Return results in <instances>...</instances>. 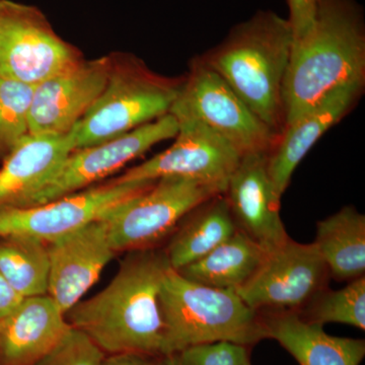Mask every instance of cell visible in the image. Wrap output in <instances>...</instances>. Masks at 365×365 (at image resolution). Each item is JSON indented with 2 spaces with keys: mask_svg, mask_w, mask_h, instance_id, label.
Instances as JSON below:
<instances>
[{
  "mask_svg": "<svg viewBox=\"0 0 365 365\" xmlns=\"http://www.w3.org/2000/svg\"><path fill=\"white\" fill-rule=\"evenodd\" d=\"M170 267L165 251L129 252L110 284L72 307L66 321L110 354L165 356L160 292Z\"/></svg>",
  "mask_w": 365,
  "mask_h": 365,
  "instance_id": "obj_1",
  "label": "cell"
},
{
  "mask_svg": "<svg viewBox=\"0 0 365 365\" xmlns=\"http://www.w3.org/2000/svg\"><path fill=\"white\" fill-rule=\"evenodd\" d=\"M365 83V29L353 0H319L311 30L292 44L283 83L285 127L339 86Z\"/></svg>",
  "mask_w": 365,
  "mask_h": 365,
  "instance_id": "obj_2",
  "label": "cell"
},
{
  "mask_svg": "<svg viewBox=\"0 0 365 365\" xmlns=\"http://www.w3.org/2000/svg\"><path fill=\"white\" fill-rule=\"evenodd\" d=\"M292 44L288 20L273 11H259L235 26L201 59L262 122L280 135L285 128L283 83Z\"/></svg>",
  "mask_w": 365,
  "mask_h": 365,
  "instance_id": "obj_3",
  "label": "cell"
},
{
  "mask_svg": "<svg viewBox=\"0 0 365 365\" xmlns=\"http://www.w3.org/2000/svg\"><path fill=\"white\" fill-rule=\"evenodd\" d=\"M160 307L165 356L206 343L248 347L266 339L261 314L235 292L193 282L172 267L160 287Z\"/></svg>",
  "mask_w": 365,
  "mask_h": 365,
  "instance_id": "obj_4",
  "label": "cell"
},
{
  "mask_svg": "<svg viewBox=\"0 0 365 365\" xmlns=\"http://www.w3.org/2000/svg\"><path fill=\"white\" fill-rule=\"evenodd\" d=\"M182 83L150 71L134 55H110L104 90L71 130L76 150L111 140L168 114Z\"/></svg>",
  "mask_w": 365,
  "mask_h": 365,
  "instance_id": "obj_5",
  "label": "cell"
},
{
  "mask_svg": "<svg viewBox=\"0 0 365 365\" xmlns=\"http://www.w3.org/2000/svg\"><path fill=\"white\" fill-rule=\"evenodd\" d=\"M170 114L177 120L191 118L206 125L241 158L253 153L269 155L279 137L201 57L192 61Z\"/></svg>",
  "mask_w": 365,
  "mask_h": 365,
  "instance_id": "obj_6",
  "label": "cell"
},
{
  "mask_svg": "<svg viewBox=\"0 0 365 365\" xmlns=\"http://www.w3.org/2000/svg\"><path fill=\"white\" fill-rule=\"evenodd\" d=\"M220 194L217 187L197 180L162 177L101 220L115 253L155 248L194 208Z\"/></svg>",
  "mask_w": 365,
  "mask_h": 365,
  "instance_id": "obj_7",
  "label": "cell"
},
{
  "mask_svg": "<svg viewBox=\"0 0 365 365\" xmlns=\"http://www.w3.org/2000/svg\"><path fill=\"white\" fill-rule=\"evenodd\" d=\"M83 58L39 9L0 0V76L37 86Z\"/></svg>",
  "mask_w": 365,
  "mask_h": 365,
  "instance_id": "obj_8",
  "label": "cell"
},
{
  "mask_svg": "<svg viewBox=\"0 0 365 365\" xmlns=\"http://www.w3.org/2000/svg\"><path fill=\"white\" fill-rule=\"evenodd\" d=\"M155 181L116 182L112 180L108 184L51 202L29 207L0 208V237L25 235L50 244L101 220L120 204L151 188Z\"/></svg>",
  "mask_w": 365,
  "mask_h": 365,
  "instance_id": "obj_9",
  "label": "cell"
},
{
  "mask_svg": "<svg viewBox=\"0 0 365 365\" xmlns=\"http://www.w3.org/2000/svg\"><path fill=\"white\" fill-rule=\"evenodd\" d=\"M328 275L314 242L289 239L267 252L251 279L235 292L254 311H297L324 289Z\"/></svg>",
  "mask_w": 365,
  "mask_h": 365,
  "instance_id": "obj_10",
  "label": "cell"
},
{
  "mask_svg": "<svg viewBox=\"0 0 365 365\" xmlns=\"http://www.w3.org/2000/svg\"><path fill=\"white\" fill-rule=\"evenodd\" d=\"M178 132L176 118L168 113L111 140L73 150L51 181L31 199L26 207L83 191L140 157L155 144L176 137Z\"/></svg>",
  "mask_w": 365,
  "mask_h": 365,
  "instance_id": "obj_11",
  "label": "cell"
},
{
  "mask_svg": "<svg viewBox=\"0 0 365 365\" xmlns=\"http://www.w3.org/2000/svg\"><path fill=\"white\" fill-rule=\"evenodd\" d=\"M177 121L179 132L170 148L113 181L126 182L182 177L212 185L225 193L241 155L227 140L201 122L191 118Z\"/></svg>",
  "mask_w": 365,
  "mask_h": 365,
  "instance_id": "obj_12",
  "label": "cell"
},
{
  "mask_svg": "<svg viewBox=\"0 0 365 365\" xmlns=\"http://www.w3.org/2000/svg\"><path fill=\"white\" fill-rule=\"evenodd\" d=\"M110 56L81 59L35 86L30 134L69 133L104 90Z\"/></svg>",
  "mask_w": 365,
  "mask_h": 365,
  "instance_id": "obj_13",
  "label": "cell"
},
{
  "mask_svg": "<svg viewBox=\"0 0 365 365\" xmlns=\"http://www.w3.org/2000/svg\"><path fill=\"white\" fill-rule=\"evenodd\" d=\"M50 271L48 295L64 314L81 302L115 253L102 220L48 244Z\"/></svg>",
  "mask_w": 365,
  "mask_h": 365,
  "instance_id": "obj_14",
  "label": "cell"
},
{
  "mask_svg": "<svg viewBox=\"0 0 365 365\" xmlns=\"http://www.w3.org/2000/svg\"><path fill=\"white\" fill-rule=\"evenodd\" d=\"M266 153L245 155L225 192L237 230L267 253L290 239L280 217V199L274 192Z\"/></svg>",
  "mask_w": 365,
  "mask_h": 365,
  "instance_id": "obj_15",
  "label": "cell"
},
{
  "mask_svg": "<svg viewBox=\"0 0 365 365\" xmlns=\"http://www.w3.org/2000/svg\"><path fill=\"white\" fill-rule=\"evenodd\" d=\"M364 90L362 83L339 86L285 127L267 158L269 178L280 200L297 165L317 141L354 107Z\"/></svg>",
  "mask_w": 365,
  "mask_h": 365,
  "instance_id": "obj_16",
  "label": "cell"
},
{
  "mask_svg": "<svg viewBox=\"0 0 365 365\" xmlns=\"http://www.w3.org/2000/svg\"><path fill=\"white\" fill-rule=\"evenodd\" d=\"M76 150L72 132L30 134L14 146L0 169V208L26 207Z\"/></svg>",
  "mask_w": 365,
  "mask_h": 365,
  "instance_id": "obj_17",
  "label": "cell"
},
{
  "mask_svg": "<svg viewBox=\"0 0 365 365\" xmlns=\"http://www.w3.org/2000/svg\"><path fill=\"white\" fill-rule=\"evenodd\" d=\"M69 328L51 297H25L0 319V365H37Z\"/></svg>",
  "mask_w": 365,
  "mask_h": 365,
  "instance_id": "obj_18",
  "label": "cell"
},
{
  "mask_svg": "<svg viewBox=\"0 0 365 365\" xmlns=\"http://www.w3.org/2000/svg\"><path fill=\"white\" fill-rule=\"evenodd\" d=\"M262 321L266 339L277 341L299 365H360L364 359V340L329 335L299 311L277 309Z\"/></svg>",
  "mask_w": 365,
  "mask_h": 365,
  "instance_id": "obj_19",
  "label": "cell"
},
{
  "mask_svg": "<svg viewBox=\"0 0 365 365\" xmlns=\"http://www.w3.org/2000/svg\"><path fill=\"white\" fill-rule=\"evenodd\" d=\"M184 220L165 251L177 271L200 260L237 232L225 193L197 206Z\"/></svg>",
  "mask_w": 365,
  "mask_h": 365,
  "instance_id": "obj_20",
  "label": "cell"
},
{
  "mask_svg": "<svg viewBox=\"0 0 365 365\" xmlns=\"http://www.w3.org/2000/svg\"><path fill=\"white\" fill-rule=\"evenodd\" d=\"M314 245L335 279L364 276L365 217L353 206L318 222Z\"/></svg>",
  "mask_w": 365,
  "mask_h": 365,
  "instance_id": "obj_21",
  "label": "cell"
},
{
  "mask_svg": "<svg viewBox=\"0 0 365 365\" xmlns=\"http://www.w3.org/2000/svg\"><path fill=\"white\" fill-rule=\"evenodd\" d=\"M265 254L256 242L237 230L227 241L178 272L205 287L237 292L251 279Z\"/></svg>",
  "mask_w": 365,
  "mask_h": 365,
  "instance_id": "obj_22",
  "label": "cell"
},
{
  "mask_svg": "<svg viewBox=\"0 0 365 365\" xmlns=\"http://www.w3.org/2000/svg\"><path fill=\"white\" fill-rule=\"evenodd\" d=\"M49 271L47 242L25 235L0 237V273L24 299L48 294Z\"/></svg>",
  "mask_w": 365,
  "mask_h": 365,
  "instance_id": "obj_23",
  "label": "cell"
},
{
  "mask_svg": "<svg viewBox=\"0 0 365 365\" xmlns=\"http://www.w3.org/2000/svg\"><path fill=\"white\" fill-rule=\"evenodd\" d=\"M307 322L324 326L339 323L365 330V277L352 280L339 290L319 292L309 304L306 311H299Z\"/></svg>",
  "mask_w": 365,
  "mask_h": 365,
  "instance_id": "obj_24",
  "label": "cell"
},
{
  "mask_svg": "<svg viewBox=\"0 0 365 365\" xmlns=\"http://www.w3.org/2000/svg\"><path fill=\"white\" fill-rule=\"evenodd\" d=\"M36 86L0 76V160L30 133L31 106Z\"/></svg>",
  "mask_w": 365,
  "mask_h": 365,
  "instance_id": "obj_25",
  "label": "cell"
},
{
  "mask_svg": "<svg viewBox=\"0 0 365 365\" xmlns=\"http://www.w3.org/2000/svg\"><path fill=\"white\" fill-rule=\"evenodd\" d=\"M104 359L105 352L86 333L71 326L37 365H101Z\"/></svg>",
  "mask_w": 365,
  "mask_h": 365,
  "instance_id": "obj_26",
  "label": "cell"
},
{
  "mask_svg": "<svg viewBox=\"0 0 365 365\" xmlns=\"http://www.w3.org/2000/svg\"><path fill=\"white\" fill-rule=\"evenodd\" d=\"M168 365H244L248 347L232 342L206 343L168 355Z\"/></svg>",
  "mask_w": 365,
  "mask_h": 365,
  "instance_id": "obj_27",
  "label": "cell"
},
{
  "mask_svg": "<svg viewBox=\"0 0 365 365\" xmlns=\"http://www.w3.org/2000/svg\"><path fill=\"white\" fill-rule=\"evenodd\" d=\"M289 7V21L294 43L302 39L311 30L318 11L319 0H287Z\"/></svg>",
  "mask_w": 365,
  "mask_h": 365,
  "instance_id": "obj_28",
  "label": "cell"
},
{
  "mask_svg": "<svg viewBox=\"0 0 365 365\" xmlns=\"http://www.w3.org/2000/svg\"><path fill=\"white\" fill-rule=\"evenodd\" d=\"M101 365H168V361L165 356L127 352L105 357Z\"/></svg>",
  "mask_w": 365,
  "mask_h": 365,
  "instance_id": "obj_29",
  "label": "cell"
},
{
  "mask_svg": "<svg viewBox=\"0 0 365 365\" xmlns=\"http://www.w3.org/2000/svg\"><path fill=\"white\" fill-rule=\"evenodd\" d=\"M23 299L0 273V319L13 312Z\"/></svg>",
  "mask_w": 365,
  "mask_h": 365,
  "instance_id": "obj_30",
  "label": "cell"
},
{
  "mask_svg": "<svg viewBox=\"0 0 365 365\" xmlns=\"http://www.w3.org/2000/svg\"><path fill=\"white\" fill-rule=\"evenodd\" d=\"M244 365H252L251 361H250V359L245 362Z\"/></svg>",
  "mask_w": 365,
  "mask_h": 365,
  "instance_id": "obj_31",
  "label": "cell"
}]
</instances>
